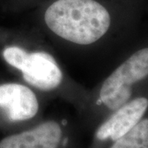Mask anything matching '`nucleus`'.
Here are the masks:
<instances>
[{
    "instance_id": "f03ea898",
    "label": "nucleus",
    "mask_w": 148,
    "mask_h": 148,
    "mask_svg": "<svg viewBox=\"0 0 148 148\" xmlns=\"http://www.w3.org/2000/svg\"><path fill=\"white\" fill-rule=\"evenodd\" d=\"M2 57L9 66L18 70L27 83L43 91L56 89L62 83L63 73L56 60L46 52L29 53L16 45H8Z\"/></svg>"
},
{
    "instance_id": "20e7f679",
    "label": "nucleus",
    "mask_w": 148,
    "mask_h": 148,
    "mask_svg": "<svg viewBox=\"0 0 148 148\" xmlns=\"http://www.w3.org/2000/svg\"><path fill=\"white\" fill-rule=\"evenodd\" d=\"M39 110V102L33 90L16 82L0 84V112L11 122L31 119Z\"/></svg>"
},
{
    "instance_id": "f257e3e1",
    "label": "nucleus",
    "mask_w": 148,
    "mask_h": 148,
    "mask_svg": "<svg viewBox=\"0 0 148 148\" xmlns=\"http://www.w3.org/2000/svg\"><path fill=\"white\" fill-rule=\"evenodd\" d=\"M45 21L62 39L88 45L106 35L111 18L106 8L95 0H57L45 11Z\"/></svg>"
},
{
    "instance_id": "39448f33",
    "label": "nucleus",
    "mask_w": 148,
    "mask_h": 148,
    "mask_svg": "<svg viewBox=\"0 0 148 148\" xmlns=\"http://www.w3.org/2000/svg\"><path fill=\"white\" fill-rule=\"evenodd\" d=\"M147 108L148 100L145 97L127 101L115 110V113L99 127L95 134L96 138L101 141L110 139L114 142L142 120Z\"/></svg>"
},
{
    "instance_id": "7ed1b4c3",
    "label": "nucleus",
    "mask_w": 148,
    "mask_h": 148,
    "mask_svg": "<svg viewBox=\"0 0 148 148\" xmlns=\"http://www.w3.org/2000/svg\"><path fill=\"white\" fill-rule=\"evenodd\" d=\"M148 77V48L132 54L105 80L100 90V102L115 110L131 98L132 86Z\"/></svg>"
},
{
    "instance_id": "0eeeda50",
    "label": "nucleus",
    "mask_w": 148,
    "mask_h": 148,
    "mask_svg": "<svg viewBox=\"0 0 148 148\" xmlns=\"http://www.w3.org/2000/svg\"><path fill=\"white\" fill-rule=\"evenodd\" d=\"M110 148H148V119L141 120L115 140Z\"/></svg>"
},
{
    "instance_id": "423d86ee",
    "label": "nucleus",
    "mask_w": 148,
    "mask_h": 148,
    "mask_svg": "<svg viewBox=\"0 0 148 148\" xmlns=\"http://www.w3.org/2000/svg\"><path fill=\"white\" fill-rule=\"evenodd\" d=\"M63 137L60 125L47 121L30 130L12 134L0 142V148H58Z\"/></svg>"
}]
</instances>
